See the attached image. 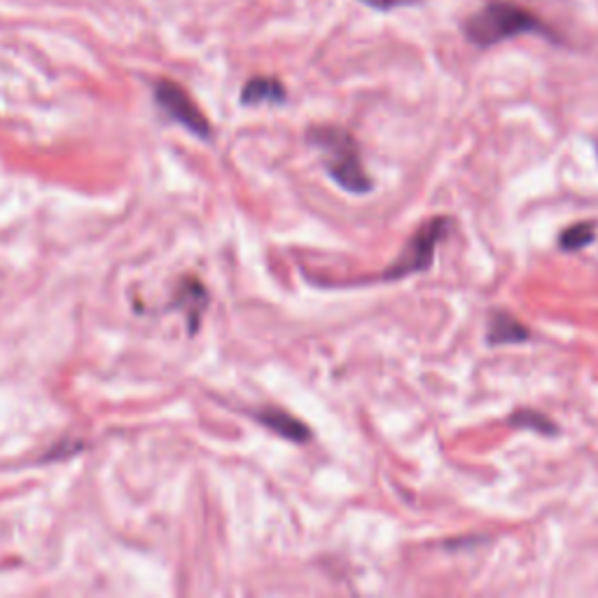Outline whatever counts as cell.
Returning a JSON list of instances; mask_svg holds the SVG:
<instances>
[{
  "mask_svg": "<svg viewBox=\"0 0 598 598\" xmlns=\"http://www.w3.org/2000/svg\"><path fill=\"white\" fill-rule=\"evenodd\" d=\"M463 33L468 43L479 47V50H489L503 40L528 36V33L556 40V33L549 29V24L542 22L531 10L521 8L519 3H512V0H489L475 15L465 19Z\"/></svg>",
  "mask_w": 598,
  "mask_h": 598,
  "instance_id": "1",
  "label": "cell"
},
{
  "mask_svg": "<svg viewBox=\"0 0 598 598\" xmlns=\"http://www.w3.org/2000/svg\"><path fill=\"white\" fill-rule=\"evenodd\" d=\"M307 141L325 152L330 178L342 190L349 194H367L374 190V180L367 176L358 141L351 136V131L339 127H311Z\"/></svg>",
  "mask_w": 598,
  "mask_h": 598,
  "instance_id": "2",
  "label": "cell"
},
{
  "mask_svg": "<svg viewBox=\"0 0 598 598\" xmlns=\"http://www.w3.org/2000/svg\"><path fill=\"white\" fill-rule=\"evenodd\" d=\"M454 229V220L444 218V215H437V218H430L423 222V225L412 234V239L407 241V246L402 248V253L395 257L391 267H388L384 274H379L374 281H402L405 276L419 274V271H426L433 267L435 260V248L442 239H447Z\"/></svg>",
  "mask_w": 598,
  "mask_h": 598,
  "instance_id": "3",
  "label": "cell"
},
{
  "mask_svg": "<svg viewBox=\"0 0 598 598\" xmlns=\"http://www.w3.org/2000/svg\"><path fill=\"white\" fill-rule=\"evenodd\" d=\"M155 99L159 103V108H162L171 120L183 124V127L187 131H192L194 136L211 138V124H208L206 115L201 113L197 103L192 101V96L187 94L183 87L176 85V82L171 80L157 82Z\"/></svg>",
  "mask_w": 598,
  "mask_h": 598,
  "instance_id": "4",
  "label": "cell"
},
{
  "mask_svg": "<svg viewBox=\"0 0 598 598\" xmlns=\"http://www.w3.org/2000/svg\"><path fill=\"white\" fill-rule=\"evenodd\" d=\"M255 419L260 421L264 428H269L271 433L283 437V440H290L295 444H304L311 440V428L307 423L299 421L297 416L283 412V409H276V407L260 409V412L255 414Z\"/></svg>",
  "mask_w": 598,
  "mask_h": 598,
  "instance_id": "5",
  "label": "cell"
},
{
  "mask_svg": "<svg viewBox=\"0 0 598 598\" xmlns=\"http://www.w3.org/2000/svg\"><path fill=\"white\" fill-rule=\"evenodd\" d=\"M285 101H288V92H285L283 82L278 78H269V75H257V78H250L241 89L243 106H262V103L283 106Z\"/></svg>",
  "mask_w": 598,
  "mask_h": 598,
  "instance_id": "6",
  "label": "cell"
},
{
  "mask_svg": "<svg viewBox=\"0 0 598 598\" xmlns=\"http://www.w3.org/2000/svg\"><path fill=\"white\" fill-rule=\"evenodd\" d=\"M531 339V332L519 318H514L507 311H493L489 318V330H486V342L491 346L503 344H524Z\"/></svg>",
  "mask_w": 598,
  "mask_h": 598,
  "instance_id": "7",
  "label": "cell"
},
{
  "mask_svg": "<svg viewBox=\"0 0 598 598\" xmlns=\"http://www.w3.org/2000/svg\"><path fill=\"white\" fill-rule=\"evenodd\" d=\"M178 302L176 307H183L187 314V321H190V330L194 332L199 328V318L204 314V309L208 307V292L204 285L194 278H185L183 285L178 290Z\"/></svg>",
  "mask_w": 598,
  "mask_h": 598,
  "instance_id": "8",
  "label": "cell"
},
{
  "mask_svg": "<svg viewBox=\"0 0 598 598\" xmlns=\"http://www.w3.org/2000/svg\"><path fill=\"white\" fill-rule=\"evenodd\" d=\"M596 232H598L596 222H577V225L563 229L559 236V248L570 250V253L587 248L596 241Z\"/></svg>",
  "mask_w": 598,
  "mask_h": 598,
  "instance_id": "9",
  "label": "cell"
},
{
  "mask_svg": "<svg viewBox=\"0 0 598 598\" xmlns=\"http://www.w3.org/2000/svg\"><path fill=\"white\" fill-rule=\"evenodd\" d=\"M510 426L514 428H528L535 430V433L542 435H556L559 433V426L552 419H547L542 412H535V409H519L510 416Z\"/></svg>",
  "mask_w": 598,
  "mask_h": 598,
  "instance_id": "10",
  "label": "cell"
},
{
  "mask_svg": "<svg viewBox=\"0 0 598 598\" xmlns=\"http://www.w3.org/2000/svg\"><path fill=\"white\" fill-rule=\"evenodd\" d=\"M363 3H367L374 10L391 12L395 8H407V5H416V3H419V0H363Z\"/></svg>",
  "mask_w": 598,
  "mask_h": 598,
  "instance_id": "11",
  "label": "cell"
}]
</instances>
